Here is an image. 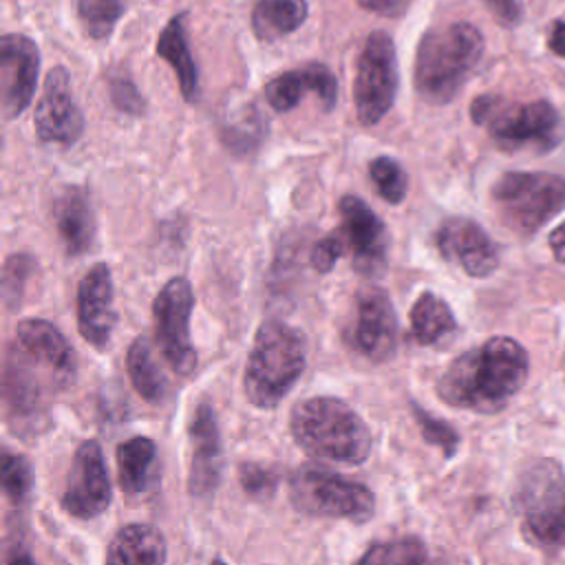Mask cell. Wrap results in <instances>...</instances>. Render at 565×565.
I'll use <instances>...</instances> for the list:
<instances>
[{"label":"cell","instance_id":"d6a6232c","mask_svg":"<svg viewBox=\"0 0 565 565\" xmlns=\"http://www.w3.org/2000/svg\"><path fill=\"white\" fill-rule=\"evenodd\" d=\"M413 415H415V422L419 426L422 437L428 444L441 448V452L450 459L457 452V448H459V433L448 422L430 415L428 411H424L417 404H413Z\"/></svg>","mask_w":565,"mask_h":565},{"label":"cell","instance_id":"44dd1931","mask_svg":"<svg viewBox=\"0 0 565 565\" xmlns=\"http://www.w3.org/2000/svg\"><path fill=\"white\" fill-rule=\"evenodd\" d=\"M53 223L68 256H82L95 245L97 218L90 192L84 185H66L53 199Z\"/></svg>","mask_w":565,"mask_h":565},{"label":"cell","instance_id":"9c48e42d","mask_svg":"<svg viewBox=\"0 0 565 565\" xmlns=\"http://www.w3.org/2000/svg\"><path fill=\"white\" fill-rule=\"evenodd\" d=\"M516 505L536 543L565 545V470L552 457L527 463L516 483Z\"/></svg>","mask_w":565,"mask_h":565},{"label":"cell","instance_id":"74e56055","mask_svg":"<svg viewBox=\"0 0 565 565\" xmlns=\"http://www.w3.org/2000/svg\"><path fill=\"white\" fill-rule=\"evenodd\" d=\"M490 9L492 18L503 26H516L523 18V2L521 0H483Z\"/></svg>","mask_w":565,"mask_h":565},{"label":"cell","instance_id":"f1b7e54d","mask_svg":"<svg viewBox=\"0 0 565 565\" xmlns=\"http://www.w3.org/2000/svg\"><path fill=\"white\" fill-rule=\"evenodd\" d=\"M426 545L417 536H399L371 545L358 565H424Z\"/></svg>","mask_w":565,"mask_h":565},{"label":"cell","instance_id":"1f68e13d","mask_svg":"<svg viewBox=\"0 0 565 565\" xmlns=\"http://www.w3.org/2000/svg\"><path fill=\"white\" fill-rule=\"evenodd\" d=\"M106 79H108L110 102L115 104L117 110L132 115V117H141L146 113V99L124 66L110 68Z\"/></svg>","mask_w":565,"mask_h":565},{"label":"cell","instance_id":"cb8c5ba5","mask_svg":"<svg viewBox=\"0 0 565 565\" xmlns=\"http://www.w3.org/2000/svg\"><path fill=\"white\" fill-rule=\"evenodd\" d=\"M117 477L126 494H143L157 481V446L148 437H130L117 446Z\"/></svg>","mask_w":565,"mask_h":565},{"label":"cell","instance_id":"d6986e66","mask_svg":"<svg viewBox=\"0 0 565 565\" xmlns=\"http://www.w3.org/2000/svg\"><path fill=\"white\" fill-rule=\"evenodd\" d=\"M192 459L188 475V490L196 499H207L221 483L223 468V446L216 424L214 408L210 404H199L190 422Z\"/></svg>","mask_w":565,"mask_h":565},{"label":"cell","instance_id":"7a4b0ae2","mask_svg":"<svg viewBox=\"0 0 565 565\" xmlns=\"http://www.w3.org/2000/svg\"><path fill=\"white\" fill-rule=\"evenodd\" d=\"M527 371V351L508 335H494L446 366L437 395L452 408L492 415L523 388Z\"/></svg>","mask_w":565,"mask_h":565},{"label":"cell","instance_id":"ba28073f","mask_svg":"<svg viewBox=\"0 0 565 565\" xmlns=\"http://www.w3.org/2000/svg\"><path fill=\"white\" fill-rule=\"evenodd\" d=\"M289 499L302 514L351 523L369 521L375 510V497L364 483L318 466H302L291 472Z\"/></svg>","mask_w":565,"mask_h":565},{"label":"cell","instance_id":"52a82bcc","mask_svg":"<svg viewBox=\"0 0 565 565\" xmlns=\"http://www.w3.org/2000/svg\"><path fill=\"white\" fill-rule=\"evenodd\" d=\"M492 201L499 218L527 238L565 207V179L550 172H505L492 185Z\"/></svg>","mask_w":565,"mask_h":565},{"label":"cell","instance_id":"7402d4cb","mask_svg":"<svg viewBox=\"0 0 565 565\" xmlns=\"http://www.w3.org/2000/svg\"><path fill=\"white\" fill-rule=\"evenodd\" d=\"M168 547L159 530L143 523L124 525L110 541L106 565H166Z\"/></svg>","mask_w":565,"mask_h":565},{"label":"cell","instance_id":"b9f144b4","mask_svg":"<svg viewBox=\"0 0 565 565\" xmlns=\"http://www.w3.org/2000/svg\"><path fill=\"white\" fill-rule=\"evenodd\" d=\"M7 565H35V561L29 554H24V552H13L7 558Z\"/></svg>","mask_w":565,"mask_h":565},{"label":"cell","instance_id":"e575fe53","mask_svg":"<svg viewBox=\"0 0 565 565\" xmlns=\"http://www.w3.org/2000/svg\"><path fill=\"white\" fill-rule=\"evenodd\" d=\"M35 260L29 254H11L4 263V300L7 305L20 302L24 280L33 274Z\"/></svg>","mask_w":565,"mask_h":565},{"label":"cell","instance_id":"3957f363","mask_svg":"<svg viewBox=\"0 0 565 565\" xmlns=\"http://www.w3.org/2000/svg\"><path fill=\"white\" fill-rule=\"evenodd\" d=\"M294 441L316 459L358 466L373 448V435L353 406L331 395H316L294 406L289 415Z\"/></svg>","mask_w":565,"mask_h":565},{"label":"cell","instance_id":"2e32d148","mask_svg":"<svg viewBox=\"0 0 565 565\" xmlns=\"http://www.w3.org/2000/svg\"><path fill=\"white\" fill-rule=\"evenodd\" d=\"M40 73L38 44L22 33H7L0 40V97L2 115L18 117L33 99Z\"/></svg>","mask_w":565,"mask_h":565},{"label":"cell","instance_id":"4316f807","mask_svg":"<svg viewBox=\"0 0 565 565\" xmlns=\"http://www.w3.org/2000/svg\"><path fill=\"white\" fill-rule=\"evenodd\" d=\"M218 135L227 150L236 154L256 152L267 137V121L260 110L247 102L243 106H232L227 113H223Z\"/></svg>","mask_w":565,"mask_h":565},{"label":"cell","instance_id":"5bb4252c","mask_svg":"<svg viewBox=\"0 0 565 565\" xmlns=\"http://www.w3.org/2000/svg\"><path fill=\"white\" fill-rule=\"evenodd\" d=\"M35 132L44 143L71 146L84 132V115L71 88V77L64 66H53L44 79L42 97L33 117Z\"/></svg>","mask_w":565,"mask_h":565},{"label":"cell","instance_id":"8992f818","mask_svg":"<svg viewBox=\"0 0 565 565\" xmlns=\"http://www.w3.org/2000/svg\"><path fill=\"white\" fill-rule=\"evenodd\" d=\"M470 117L505 150L523 146L550 150L563 135L556 108L543 99L519 104L497 95H481L470 104Z\"/></svg>","mask_w":565,"mask_h":565},{"label":"cell","instance_id":"83f0119b","mask_svg":"<svg viewBox=\"0 0 565 565\" xmlns=\"http://www.w3.org/2000/svg\"><path fill=\"white\" fill-rule=\"evenodd\" d=\"M126 371L135 391L150 404H161L168 397V380L157 364L150 342L141 335L135 338L126 353Z\"/></svg>","mask_w":565,"mask_h":565},{"label":"cell","instance_id":"8d00e7d4","mask_svg":"<svg viewBox=\"0 0 565 565\" xmlns=\"http://www.w3.org/2000/svg\"><path fill=\"white\" fill-rule=\"evenodd\" d=\"M238 479H241L243 490L254 497L269 494L276 486V475L258 463H243L238 470Z\"/></svg>","mask_w":565,"mask_h":565},{"label":"cell","instance_id":"30bf717a","mask_svg":"<svg viewBox=\"0 0 565 565\" xmlns=\"http://www.w3.org/2000/svg\"><path fill=\"white\" fill-rule=\"evenodd\" d=\"M399 86L397 51L393 38L384 31L366 35L358 57L353 102L362 126H375L393 108Z\"/></svg>","mask_w":565,"mask_h":565},{"label":"cell","instance_id":"277c9868","mask_svg":"<svg viewBox=\"0 0 565 565\" xmlns=\"http://www.w3.org/2000/svg\"><path fill=\"white\" fill-rule=\"evenodd\" d=\"M483 35L470 22H450L428 29L417 44L413 84L433 106L455 99L483 55Z\"/></svg>","mask_w":565,"mask_h":565},{"label":"cell","instance_id":"4fadbf2b","mask_svg":"<svg viewBox=\"0 0 565 565\" xmlns=\"http://www.w3.org/2000/svg\"><path fill=\"white\" fill-rule=\"evenodd\" d=\"M110 477L97 441H82L62 492V508L75 519H95L110 505Z\"/></svg>","mask_w":565,"mask_h":565},{"label":"cell","instance_id":"e0dca14e","mask_svg":"<svg viewBox=\"0 0 565 565\" xmlns=\"http://www.w3.org/2000/svg\"><path fill=\"white\" fill-rule=\"evenodd\" d=\"M435 245L448 263L472 278H486L499 267V249L486 230L466 216L446 218L435 232Z\"/></svg>","mask_w":565,"mask_h":565},{"label":"cell","instance_id":"6da1fadb","mask_svg":"<svg viewBox=\"0 0 565 565\" xmlns=\"http://www.w3.org/2000/svg\"><path fill=\"white\" fill-rule=\"evenodd\" d=\"M77 358L62 331L40 318L18 322L4 358V411L13 433L46 426L49 397L75 382Z\"/></svg>","mask_w":565,"mask_h":565},{"label":"cell","instance_id":"9a60e30c","mask_svg":"<svg viewBox=\"0 0 565 565\" xmlns=\"http://www.w3.org/2000/svg\"><path fill=\"white\" fill-rule=\"evenodd\" d=\"M342 227L338 230L344 252L351 254L355 269L364 274H377L386 265L388 232L382 218L355 194L340 199Z\"/></svg>","mask_w":565,"mask_h":565},{"label":"cell","instance_id":"4dcf8cb0","mask_svg":"<svg viewBox=\"0 0 565 565\" xmlns=\"http://www.w3.org/2000/svg\"><path fill=\"white\" fill-rule=\"evenodd\" d=\"M369 177L375 183V190L384 201H388L393 205L404 201V196L408 192V177L399 161H395L393 157H386V154L375 157L369 163Z\"/></svg>","mask_w":565,"mask_h":565},{"label":"cell","instance_id":"d4e9b609","mask_svg":"<svg viewBox=\"0 0 565 565\" xmlns=\"http://www.w3.org/2000/svg\"><path fill=\"white\" fill-rule=\"evenodd\" d=\"M307 15V0H256L252 9V31L260 42L271 44L298 31Z\"/></svg>","mask_w":565,"mask_h":565},{"label":"cell","instance_id":"7c38bea8","mask_svg":"<svg viewBox=\"0 0 565 565\" xmlns=\"http://www.w3.org/2000/svg\"><path fill=\"white\" fill-rule=\"evenodd\" d=\"M347 344L371 362H386L397 349V316L382 287H364L355 296V318Z\"/></svg>","mask_w":565,"mask_h":565},{"label":"cell","instance_id":"7bdbcfd3","mask_svg":"<svg viewBox=\"0 0 565 565\" xmlns=\"http://www.w3.org/2000/svg\"><path fill=\"white\" fill-rule=\"evenodd\" d=\"M212 565H225V563H223V561H214Z\"/></svg>","mask_w":565,"mask_h":565},{"label":"cell","instance_id":"5b68a950","mask_svg":"<svg viewBox=\"0 0 565 565\" xmlns=\"http://www.w3.org/2000/svg\"><path fill=\"white\" fill-rule=\"evenodd\" d=\"M307 366L305 333L282 320H265L245 364L243 391L256 408H274L296 386Z\"/></svg>","mask_w":565,"mask_h":565},{"label":"cell","instance_id":"f35d334b","mask_svg":"<svg viewBox=\"0 0 565 565\" xmlns=\"http://www.w3.org/2000/svg\"><path fill=\"white\" fill-rule=\"evenodd\" d=\"M366 11L377 15H397L404 7V0H358Z\"/></svg>","mask_w":565,"mask_h":565},{"label":"cell","instance_id":"484cf974","mask_svg":"<svg viewBox=\"0 0 565 565\" xmlns=\"http://www.w3.org/2000/svg\"><path fill=\"white\" fill-rule=\"evenodd\" d=\"M457 331V320L439 296L422 291L411 307V338L419 347H433L444 342Z\"/></svg>","mask_w":565,"mask_h":565},{"label":"cell","instance_id":"8fae6325","mask_svg":"<svg viewBox=\"0 0 565 565\" xmlns=\"http://www.w3.org/2000/svg\"><path fill=\"white\" fill-rule=\"evenodd\" d=\"M194 309V291L188 278H170L152 302V320L157 344L170 369L190 375L196 369V351L190 340V316Z\"/></svg>","mask_w":565,"mask_h":565},{"label":"cell","instance_id":"ffe728a7","mask_svg":"<svg viewBox=\"0 0 565 565\" xmlns=\"http://www.w3.org/2000/svg\"><path fill=\"white\" fill-rule=\"evenodd\" d=\"M305 93H313L324 113L333 110L338 102V79L333 71L327 64L309 62L302 68L276 75L265 86V99L276 113L294 110L302 102Z\"/></svg>","mask_w":565,"mask_h":565},{"label":"cell","instance_id":"d590c367","mask_svg":"<svg viewBox=\"0 0 565 565\" xmlns=\"http://www.w3.org/2000/svg\"><path fill=\"white\" fill-rule=\"evenodd\" d=\"M344 254V243L338 232H329L324 238H320L311 249V267L318 274H327L333 269L338 258Z\"/></svg>","mask_w":565,"mask_h":565},{"label":"cell","instance_id":"60d3db41","mask_svg":"<svg viewBox=\"0 0 565 565\" xmlns=\"http://www.w3.org/2000/svg\"><path fill=\"white\" fill-rule=\"evenodd\" d=\"M550 249L558 263H565V221L550 234Z\"/></svg>","mask_w":565,"mask_h":565},{"label":"cell","instance_id":"836d02e7","mask_svg":"<svg viewBox=\"0 0 565 565\" xmlns=\"http://www.w3.org/2000/svg\"><path fill=\"white\" fill-rule=\"evenodd\" d=\"M33 488V470L22 455H4L2 490L11 501H24Z\"/></svg>","mask_w":565,"mask_h":565},{"label":"cell","instance_id":"603a6c76","mask_svg":"<svg viewBox=\"0 0 565 565\" xmlns=\"http://www.w3.org/2000/svg\"><path fill=\"white\" fill-rule=\"evenodd\" d=\"M185 20H188V13H179L168 20V24L163 26V31L157 38L154 53L172 66V71L179 79L183 99L194 102L199 97V71H196V64H194V57L190 51Z\"/></svg>","mask_w":565,"mask_h":565},{"label":"cell","instance_id":"f546056e","mask_svg":"<svg viewBox=\"0 0 565 565\" xmlns=\"http://www.w3.org/2000/svg\"><path fill=\"white\" fill-rule=\"evenodd\" d=\"M124 13V0H77V18L93 40L110 38Z\"/></svg>","mask_w":565,"mask_h":565},{"label":"cell","instance_id":"ac0fdd59","mask_svg":"<svg viewBox=\"0 0 565 565\" xmlns=\"http://www.w3.org/2000/svg\"><path fill=\"white\" fill-rule=\"evenodd\" d=\"M115 324L113 274L106 263H95L77 285V329L90 347L102 351L110 344Z\"/></svg>","mask_w":565,"mask_h":565},{"label":"cell","instance_id":"ab89813d","mask_svg":"<svg viewBox=\"0 0 565 565\" xmlns=\"http://www.w3.org/2000/svg\"><path fill=\"white\" fill-rule=\"evenodd\" d=\"M547 46L552 53H556L558 57L565 60V22L563 20L552 22V26L547 31Z\"/></svg>","mask_w":565,"mask_h":565}]
</instances>
